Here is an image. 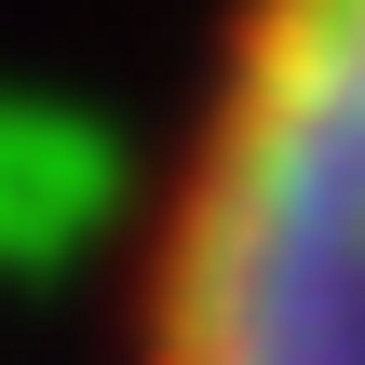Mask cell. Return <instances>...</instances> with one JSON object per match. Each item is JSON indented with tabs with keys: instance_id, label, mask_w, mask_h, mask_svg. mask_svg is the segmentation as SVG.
<instances>
[{
	"instance_id": "1",
	"label": "cell",
	"mask_w": 365,
	"mask_h": 365,
	"mask_svg": "<svg viewBox=\"0 0 365 365\" xmlns=\"http://www.w3.org/2000/svg\"><path fill=\"white\" fill-rule=\"evenodd\" d=\"M122 365H365V0H230Z\"/></svg>"
}]
</instances>
